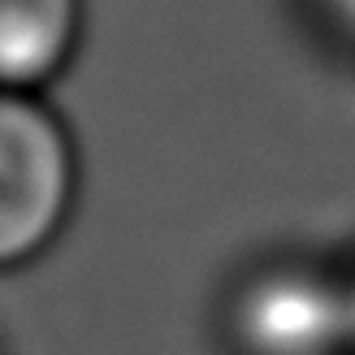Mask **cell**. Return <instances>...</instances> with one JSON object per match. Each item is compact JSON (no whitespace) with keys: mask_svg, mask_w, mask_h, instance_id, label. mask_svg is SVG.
<instances>
[{"mask_svg":"<svg viewBox=\"0 0 355 355\" xmlns=\"http://www.w3.org/2000/svg\"><path fill=\"white\" fill-rule=\"evenodd\" d=\"M78 204V152L40 92H0V273L40 260Z\"/></svg>","mask_w":355,"mask_h":355,"instance_id":"cell-1","label":"cell"},{"mask_svg":"<svg viewBox=\"0 0 355 355\" xmlns=\"http://www.w3.org/2000/svg\"><path fill=\"white\" fill-rule=\"evenodd\" d=\"M221 343L230 355H351L347 277L299 260L260 264L225 299Z\"/></svg>","mask_w":355,"mask_h":355,"instance_id":"cell-2","label":"cell"},{"mask_svg":"<svg viewBox=\"0 0 355 355\" xmlns=\"http://www.w3.org/2000/svg\"><path fill=\"white\" fill-rule=\"evenodd\" d=\"M83 0H0V92H40L74 57Z\"/></svg>","mask_w":355,"mask_h":355,"instance_id":"cell-3","label":"cell"},{"mask_svg":"<svg viewBox=\"0 0 355 355\" xmlns=\"http://www.w3.org/2000/svg\"><path fill=\"white\" fill-rule=\"evenodd\" d=\"M321 5L334 17V26H343L347 35H355V0H321Z\"/></svg>","mask_w":355,"mask_h":355,"instance_id":"cell-4","label":"cell"},{"mask_svg":"<svg viewBox=\"0 0 355 355\" xmlns=\"http://www.w3.org/2000/svg\"><path fill=\"white\" fill-rule=\"evenodd\" d=\"M347 295H351V355H355V273L347 277Z\"/></svg>","mask_w":355,"mask_h":355,"instance_id":"cell-5","label":"cell"}]
</instances>
